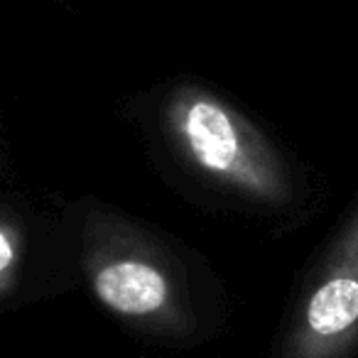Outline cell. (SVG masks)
<instances>
[{"label": "cell", "instance_id": "cell-4", "mask_svg": "<svg viewBox=\"0 0 358 358\" xmlns=\"http://www.w3.org/2000/svg\"><path fill=\"white\" fill-rule=\"evenodd\" d=\"M0 187V302L15 304L35 273L59 268L79 275L76 196L35 194L13 177L3 157Z\"/></svg>", "mask_w": 358, "mask_h": 358}, {"label": "cell", "instance_id": "cell-1", "mask_svg": "<svg viewBox=\"0 0 358 358\" xmlns=\"http://www.w3.org/2000/svg\"><path fill=\"white\" fill-rule=\"evenodd\" d=\"M155 174L187 204L275 236L304 229L327 182L224 89L192 74L152 81L120 103Z\"/></svg>", "mask_w": 358, "mask_h": 358}, {"label": "cell", "instance_id": "cell-2", "mask_svg": "<svg viewBox=\"0 0 358 358\" xmlns=\"http://www.w3.org/2000/svg\"><path fill=\"white\" fill-rule=\"evenodd\" d=\"M76 219L79 278L103 312L159 338L199 329L214 280L196 250L99 194L76 196Z\"/></svg>", "mask_w": 358, "mask_h": 358}, {"label": "cell", "instance_id": "cell-3", "mask_svg": "<svg viewBox=\"0 0 358 358\" xmlns=\"http://www.w3.org/2000/svg\"><path fill=\"white\" fill-rule=\"evenodd\" d=\"M358 348V189L294 292L278 358H351Z\"/></svg>", "mask_w": 358, "mask_h": 358}]
</instances>
